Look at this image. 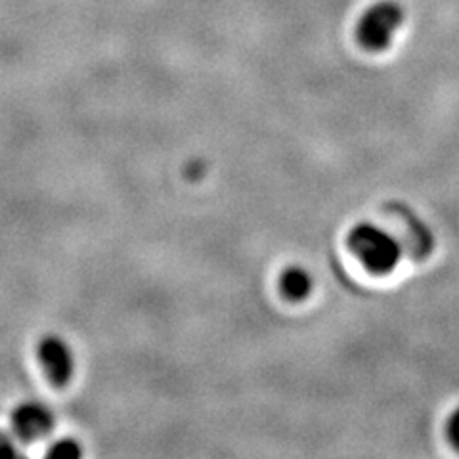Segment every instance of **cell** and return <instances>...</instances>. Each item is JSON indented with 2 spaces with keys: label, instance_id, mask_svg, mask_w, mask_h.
I'll return each instance as SVG.
<instances>
[{
  "label": "cell",
  "instance_id": "cell-1",
  "mask_svg": "<svg viewBox=\"0 0 459 459\" xmlns=\"http://www.w3.org/2000/svg\"><path fill=\"white\" fill-rule=\"evenodd\" d=\"M349 249L376 276L391 274L402 258L400 241L385 228L371 222H360L351 230Z\"/></svg>",
  "mask_w": 459,
  "mask_h": 459
},
{
  "label": "cell",
  "instance_id": "cell-2",
  "mask_svg": "<svg viewBox=\"0 0 459 459\" xmlns=\"http://www.w3.org/2000/svg\"><path fill=\"white\" fill-rule=\"evenodd\" d=\"M406 12L394 0H381L373 4L358 23V40L369 52H383L391 47L400 27L404 25Z\"/></svg>",
  "mask_w": 459,
  "mask_h": 459
},
{
  "label": "cell",
  "instance_id": "cell-3",
  "mask_svg": "<svg viewBox=\"0 0 459 459\" xmlns=\"http://www.w3.org/2000/svg\"><path fill=\"white\" fill-rule=\"evenodd\" d=\"M37 356L56 386H65L75 373V356L69 342L60 335H45L37 347Z\"/></svg>",
  "mask_w": 459,
  "mask_h": 459
},
{
  "label": "cell",
  "instance_id": "cell-4",
  "mask_svg": "<svg viewBox=\"0 0 459 459\" xmlns=\"http://www.w3.org/2000/svg\"><path fill=\"white\" fill-rule=\"evenodd\" d=\"M56 418L42 402H23L12 411V429L22 440H39L52 433Z\"/></svg>",
  "mask_w": 459,
  "mask_h": 459
},
{
  "label": "cell",
  "instance_id": "cell-5",
  "mask_svg": "<svg viewBox=\"0 0 459 459\" xmlns=\"http://www.w3.org/2000/svg\"><path fill=\"white\" fill-rule=\"evenodd\" d=\"M314 278L310 272L303 266H290L281 272L280 276V291L285 299L300 303L312 295Z\"/></svg>",
  "mask_w": 459,
  "mask_h": 459
},
{
  "label": "cell",
  "instance_id": "cell-6",
  "mask_svg": "<svg viewBox=\"0 0 459 459\" xmlns=\"http://www.w3.org/2000/svg\"><path fill=\"white\" fill-rule=\"evenodd\" d=\"M48 457H57V459H74V457H81L82 450L81 444L74 438H60L56 440L52 446L47 452Z\"/></svg>",
  "mask_w": 459,
  "mask_h": 459
},
{
  "label": "cell",
  "instance_id": "cell-7",
  "mask_svg": "<svg viewBox=\"0 0 459 459\" xmlns=\"http://www.w3.org/2000/svg\"><path fill=\"white\" fill-rule=\"evenodd\" d=\"M16 455H20L18 444L13 442V438L8 433L0 430V457H16Z\"/></svg>",
  "mask_w": 459,
  "mask_h": 459
},
{
  "label": "cell",
  "instance_id": "cell-8",
  "mask_svg": "<svg viewBox=\"0 0 459 459\" xmlns=\"http://www.w3.org/2000/svg\"><path fill=\"white\" fill-rule=\"evenodd\" d=\"M446 433H448L452 446L455 450H459V408L450 415L448 425H446Z\"/></svg>",
  "mask_w": 459,
  "mask_h": 459
}]
</instances>
